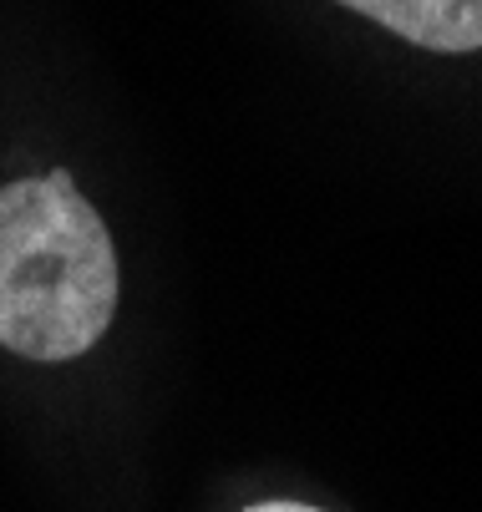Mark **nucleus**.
Listing matches in <instances>:
<instances>
[{"label": "nucleus", "mask_w": 482, "mask_h": 512, "mask_svg": "<svg viewBox=\"0 0 482 512\" xmlns=\"http://www.w3.org/2000/svg\"><path fill=\"white\" fill-rule=\"evenodd\" d=\"M117 310L107 224L66 173L0 188V345L26 360L92 350Z\"/></svg>", "instance_id": "1"}, {"label": "nucleus", "mask_w": 482, "mask_h": 512, "mask_svg": "<svg viewBox=\"0 0 482 512\" xmlns=\"http://www.w3.org/2000/svg\"><path fill=\"white\" fill-rule=\"evenodd\" d=\"M340 6L371 16L376 26L427 51L462 56L482 46V0H340Z\"/></svg>", "instance_id": "2"}, {"label": "nucleus", "mask_w": 482, "mask_h": 512, "mask_svg": "<svg viewBox=\"0 0 482 512\" xmlns=\"http://www.w3.org/2000/svg\"><path fill=\"white\" fill-rule=\"evenodd\" d=\"M249 512H320V507H305V502H259Z\"/></svg>", "instance_id": "3"}]
</instances>
